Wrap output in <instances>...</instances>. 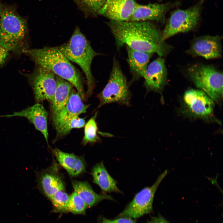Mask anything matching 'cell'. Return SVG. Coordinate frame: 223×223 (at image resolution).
<instances>
[{
    "instance_id": "cell-1",
    "label": "cell",
    "mask_w": 223,
    "mask_h": 223,
    "mask_svg": "<svg viewBox=\"0 0 223 223\" xmlns=\"http://www.w3.org/2000/svg\"><path fill=\"white\" fill-rule=\"evenodd\" d=\"M107 25L118 46L124 45L137 50L156 53L160 57L171 49L163 40L160 30L149 21L110 20Z\"/></svg>"
},
{
    "instance_id": "cell-2",
    "label": "cell",
    "mask_w": 223,
    "mask_h": 223,
    "mask_svg": "<svg viewBox=\"0 0 223 223\" xmlns=\"http://www.w3.org/2000/svg\"><path fill=\"white\" fill-rule=\"evenodd\" d=\"M37 66L47 69L71 83L83 101L86 99L81 75L57 47L26 49L24 51Z\"/></svg>"
},
{
    "instance_id": "cell-3",
    "label": "cell",
    "mask_w": 223,
    "mask_h": 223,
    "mask_svg": "<svg viewBox=\"0 0 223 223\" xmlns=\"http://www.w3.org/2000/svg\"><path fill=\"white\" fill-rule=\"evenodd\" d=\"M57 47L69 61L78 65L83 71L87 81L85 97L88 98L92 95L95 86L91 70L92 62L95 57L101 54L94 50L78 27L67 42Z\"/></svg>"
},
{
    "instance_id": "cell-4",
    "label": "cell",
    "mask_w": 223,
    "mask_h": 223,
    "mask_svg": "<svg viewBox=\"0 0 223 223\" xmlns=\"http://www.w3.org/2000/svg\"><path fill=\"white\" fill-rule=\"evenodd\" d=\"M0 16V46L8 51L16 50L26 37V22L11 7L1 9Z\"/></svg>"
},
{
    "instance_id": "cell-5",
    "label": "cell",
    "mask_w": 223,
    "mask_h": 223,
    "mask_svg": "<svg viewBox=\"0 0 223 223\" xmlns=\"http://www.w3.org/2000/svg\"><path fill=\"white\" fill-rule=\"evenodd\" d=\"M96 97L100 102L98 107L112 103L127 106L130 105L131 94L129 84L115 57L108 82Z\"/></svg>"
},
{
    "instance_id": "cell-6",
    "label": "cell",
    "mask_w": 223,
    "mask_h": 223,
    "mask_svg": "<svg viewBox=\"0 0 223 223\" xmlns=\"http://www.w3.org/2000/svg\"><path fill=\"white\" fill-rule=\"evenodd\" d=\"M188 77L195 85L214 102L223 98L222 74L210 65L195 64L187 70Z\"/></svg>"
},
{
    "instance_id": "cell-7",
    "label": "cell",
    "mask_w": 223,
    "mask_h": 223,
    "mask_svg": "<svg viewBox=\"0 0 223 223\" xmlns=\"http://www.w3.org/2000/svg\"><path fill=\"white\" fill-rule=\"evenodd\" d=\"M168 173V170H165L158 177L152 185L144 188L137 193L117 218H137L151 212L152 210L155 193L160 182Z\"/></svg>"
},
{
    "instance_id": "cell-8",
    "label": "cell",
    "mask_w": 223,
    "mask_h": 223,
    "mask_svg": "<svg viewBox=\"0 0 223 223\" xmlns=\"http://www.w3.org/2000/svg\"><path fill=\"white\" fill-rule=\"evenodd\" d=\"M200 12V8L198 5L174 11L162 32L163 40L165 41L178 33L187 32L194 29L198 23Z\"/></svg>"
},
{
    "instance_id": "cell-9",
    "label": "cell",
    "mask_w": 223,
    "mask_h": 223,
    "mask_svg": "<svg viewBox=\"0 0 223 223\" xmlns=\"http://www.w3.org/2000/svg\"><path fill=\"white\" fill-rule=\"evenodd\" d=\"M28 77L36 103L47 100L50 105L53 102L56 88L55 75L49 70L37 66Z\"/></svg>"
},
{
    "instance_id": "cell-10",
    "label": "cell",
    "mask_w": 223,
    "mask_h": 223,
    "mask_svg": "<svg viewBox=\"0 0 223 223\" xmlns=\"http://www.w3.org/2000/svg\"><path fill=\"white\" fill-rule=\"evenodd\" d=\"M185 112L196 118L208 120L213 116L214 101L201 90L190 89L183 96Z\"/></svg>"
},
{
    "instance_id": "cell-11",
    "label": "cell",
    "mask_w": 223,
    "mask_h": 223,
    "mask_svg": "<svg viewBox=\"0 0 223 223\" xmlns=\"http://www.w3.org/2000/svg\"><path fill=\"white\" fill-rule=\"evenodd\" d=\"M58 166L54 161L47 168L36 172L37 188L50 199L57 191L65 190L64 184Z\"/></svg>"
},
{
    "instance_id": "cell-12",
    "label": "cell",
    "mask_w": 223,
    "mask_h": 223,
    "mask_svg": "<svg viewBox=\"0 0 223 223\" xmlns=\"http://www.w3.org/2000/svg\"><path fill=\"white\" fill-rule=\"evenodd\" d=\"M187 52L194 56H201L206 59L221 56V37L218 36L206 35L195 39Z\"/></svg>"
},
{
    "instance_id": "cell-13",
    "label": "cell",
    "mask_w": 223,
    "mask_h": 223,
    "mask_svg": "<svg viewBox=\"0 0 223 223\" xmlns=\"http://www.w3.org/2000/svg\"><path fill=\"white\" fill-rule=\"evenodd\" d=\"M143 78L147 92L161 93L168 82L167 71L163 57H159L148 64Z\"/></svg>"
},
{
    "instance_id": "cell-14",
    "label": "cell",
    "mask_w": 223,
    "mask_h": 223,
    "mask_svg": "<svg viewBox=\"0 0 223 223\" xmlns=\"http://www.w3.org/2000/svg\"><path fill=\"white\" fill-rule=\"evenodd\" d=\"M136 3L135 0H106L97 14L111 20L129 21Z\"/></svg>"
},
{
    "instance_id": "cell-15",
    "label": "cell",
    "mask_w": 223,
    "mask_h": 223,
    "mask_svg": "<svg viewBox=\"0 0 223 223\" xmlns=\"http://www.w3.org/2000/svg\"><path fill=\"white\" fill-rule=\"evenodd\" d=\"M48 112L43 105L40 103H36L21 111L14 112L11 114L2 115L0 117L20 116L26 118L34 125L37 130L42 133L48 143Z\"/></svg>"
},
{
    "instance_id": "cell-16",
    "label": "cell",
    "mask_w": 223,
    "mask_h": 223,
    "mask_svg": "<svg viewBox=\"0 0 223 223\" xmlns=\"http://www.w3.org/2000/svg\"><path fill=\"white\" fill-rule=\"evenodd\" d=\"M82 101L77 92L72 89L65 105L52 118V123L54 128L75 116H79L80 114L86 112L90 105L84 104Z\"/></svg>"
},
{
    "instance_id": "cell-17",
    "label": "cell",
    "mask_w": 223,
    "mask_h": 223,
    "mask_svg": "<svg viewBox=\"0 0 223 223\" xmlns=\"http://www.w3.org/2000/svg\"><path fill=\"white\" fill-rule=\"evenodd\" d=\"M170 7L168 3L142 5L137 3L129 21L155 20L163 23L165 15Z\"/></svg>"
},
{
    "instance_id": "cell-18",
    "label": "cell",
    "mask_w": 223,
    "mask_h": 223,
    "mask_svg": "<svg viewBox=\"0 0 223 223\" xmlns=\"http://www.w3.org/2000/svg\"><path fill=\"white\" fill-rule=\"evenodd\" d=\"M128 64L132 78L130 84L144 77L153 54L133 49L125 45Z\"/></svg>"
},
{
    "instance_id": "cell-19",
    "label": "cell",
    "mask_w": 223,
    "mask_h": 223,
    "mask_svg": "<svg viewBox=\"0 0 223 223\" xmlns=\"http://www.w3.org/2000/svg\"><path fill=\"white\" fill-rule=\"evenodd\" d=\"M51 152L58 161L71 176H77L84 172L86 165L83 158L73 153L63 152L58 148Z\"/></svg>"
},
{
    "instance_id": "cell-20",
    "label": "cell",
    "mask_w": 223,
    "mask_h": 223,
    "mask_svg": "<svg viewBox=\"0 0 223 223\" xmlns=\"http://www.w3.org/2000/svg\"><path fill=\"white\" fill-rule=\"evenodd\" d=\"M72 184L74 191L87 207H92L104 199L114 200L112 196L105 193L98 194L96 193L86 181L73 180Z\"/></svg>"
},
{
    "instance_id": "cell-21",
    "label": "cell",
    "mask_w": 223,
    "mask_h": 223,
    "mask_svg": "<svg viewBox=\"0 0 223 223\" xmlns=\"http://www.w3.org/2000/svg\"><path fill=\"white\" fill-rule=\"evenodd\" d=\"M93 182L104 193H122L117 186V181L110 175L103 161L96 164L92 169Z\"/></svg>"
},
{
    "instance_id": "cell-22",
    "label": "cell",
    "mask_w": 223,
    "mask_h": 223,
    "mask_svg": "<svg viewBox=\"0 0 223 223\" xmlns=\"http://www.w3.org/2000/svg\"><path fill=\"white\" fill-rule=\"evenodd\" d=\"M55 75L56 88L53 102L50 105L51 118L55 116L65 105L73 86L68 81Z\"/></svg>"
},
{
    "instance_id": "cell-23",
    "label": "cell",
    "mask_w": 223,
    "mask_h": 223,
    "mask_svg": "<svg viewBox=\"0 0 223 223\" xmlns=\"http://www.w3.org/2000/svg\"><path fill=\"white\" fill-rule=\"evenodd\" d=\"M85 124L84 118L75 116L65 121L55 128L56 135L53 142H55L59 139L67 135L72 129L83 127Z\"/></svg>"
},
{
    "instance_id": "cell-24",
    "label": "cell",
    "mask_w": 223,
    "mask_h": 223,
    "mask_svg": "<svg viewBox=\"0 0 223 223\" xmlns=\"http://www.w3.org/2000/svg\"><path fill=\"white\" fill-rule=\"evenodd\" d=\"M97 115L98 112H96L84 126V135L82 142L84 146L89 143H94L100 141V138L97 134L98 127L96 121Z\"/></svg>"
},
{
    "instance_id": "cell-25",
    "label": "cell",
    "mask_w": 223,
    "mask_h": 223,
    "mask_svg": "<svg viewBox=\"0 0 223 223\" xmlns=\"http://www.w3.org/2000/svg\"><path fill=\"white\" fill-rule=\"evenodd\" d=\"M70 196L64 190H59L54 194L50 199L55 212H68V206Z\"/></svg>"
},
{
    "instance_id": "cell-26",
    "label": "cell",
    "mask_w": 223,
    "mask_h": 223,
    "mask_svg": "<svg viewBox=\"0 0 223 223\" xmlns=\"http://www.w3.org/2000/svg\"><path fill=\"white\" fill-rule=\"evenodd\" d=\"M79 7L86 14L97 13L106 0H74Z\"/></svg>"
},
{
    "instance_id": "cell-27",
    "label": "cell",
    "mask_w": 223,
    "mask_h": 223,
    "mask_svg": "<svg viewBox=\"0 0 223 223\" xmlns=\"http://www.w3.org/2000/svg\"><path fill=\"white\" fill-rule=\"evenodd\" d=\"M87 207L85 202L75 191L72 193L70 196L68 212L74 214H84Z\"/></svg>"
},
{
    "instance_id": "cell-28",
    "label": "cell",
    "mask_w": 223,
    "mask_h": 223,
    "mask_svg": "<svg viewBox=\"0 0 223 223\" xmlns=\"http://www.w3.org/2000/svg\"><path fill=\"white\" fill-rule=\"evenodd\" d=\"M101 223H136L133 219L127 217L118 218L114 220H110L106 218L102 219Z\"/></svg>"
},
{
    "instance_id": "cell-29",
    "label": "cell",
    "mask_w": 223,
    "mask_h": 223,
    "mask_svg": "<svg viewBox=\"0 0 223 223\" xmlns=\"http://www.w3.org/2000/svg\"><path fill=\"white\" fill-rule=\"evenodd\" d=\"M8 51L0 46V66L5 62L8 55Z\"/></svg>"
},
{
    "instance_id": "cell-30",
    "label": "cell",
    "mask_w": 223,
    "mask_h": 223,
    "mask_svg": "<svg viewBox=\"0 0 223 223\" xmlns=\"http://www.w3.org/2000/svg\"><path fill=\"white\" fill-rule=\"evenodd\" d=\"M147 223H170L160 216L152 217Z\"/></svg>"
}]
</instances>
